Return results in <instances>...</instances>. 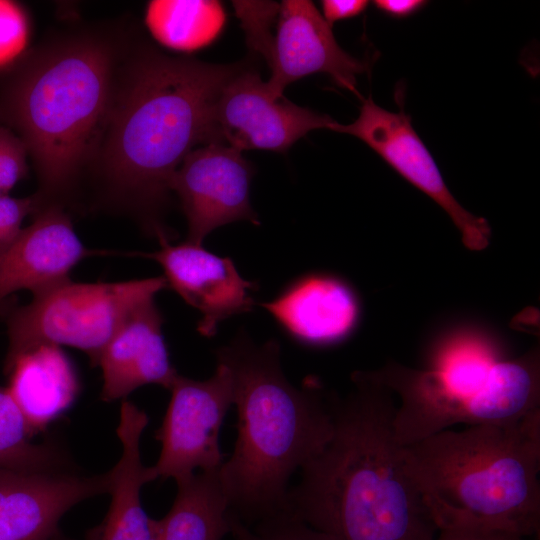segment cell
<instances>
[{"label": "cell", "mask_w": 540, "mask_h": 540, "mask_svg": "<svg viewBox=\"0 0 540 540\" xmlns=\"http://www.w3.org/2000/svg\"><path fill=\"white\" fill-rule=\"evenodd\" d=\"M163 323L156 301L151 300L121 324L98 358L103 377L102 400L125 399L147 384L171 388L178 373L169 359Z\"/></svg>", "instance_id": "obj_17"}, {"label": "cell", "mask_w": 540, "mask_h": 540, "mask_svg": "<svg viewBox=\"0 0 540 540\" xmlns=\"http://www.w3.org/2000/svg\"><path fill=\"white\" fill-rule=\"evenodd\" d=\"M516 533L475 525H450L438 529L434 540H524Z\"/></svg>", "instance_id": "obj_27"}, {"label": "cell", "mask_w": 540, "mask_h": 540, "mask_svg": "<svg viewBox=\"0 0 540 540\" xmlns=\"http://www.w3.org/2000/svg\"><path fill=\"white\" fill-rule=\"evenodd\" d=\"M230 534L234 540H334L288 513L262 520L250 528L231 511Z\"/></svg>", "instance_id": "obj_23"}, {"label": "cell", "mask_w": 540, "mask_h": 540, "mask_svg": "<svg viewBox=\"0 0 540 540\" xmlns=\"http://www.w3.org/2000/svg\"><path fill=\"white\" fill-rule=\"evenodd\" d=\"M280 345L245 332L216 351L229 371L237 438L218 476L230 510L246 525L285 513L291 476L327 443L333 395L312 377L300 387L284 375Z\"/></svg>", "instance_id": "obj_4"}, {"label": "cell", "mask_w": 540, "mask_h": 540, "mask_svg": "<svg viewBox=\"0 0 540 540\" xmlns=\"http://www.w3.org/2000/svg\"><path fill=\"white\" fill-rule=\"evenodd\" d=\"M27 148L10 128L0 124V197L22 180L28 171Z\"/></svg>", "instance_id": "obj_25"}, {"label": "cell", "mask_w": 540, "mask_h": 540, "mask_svg": "<svg viewBox=\"0 0 540 540\" xmlns=\"http://www.w3.org/2000/svg\"><path fill=\"white\" fill-rule=\"evenodd\" d=\"M51 540H73L58 532Z\"/></svg>", "instance_id": "obj_30"}, {"label": "cell", "mask_w": 540, "mask_h": 540, "mask_svg": "<svg viewBox=\"0 0 540 540\" xmlns=\"http://www.w3.org/2000/svg\"><path fill=\"white\" fill-rule=\"evenodd\" d=\"M407 468L438 529L540 531V410L505 424L444 430L404 446Z\"/></svg>", "instance_id": "obj_5"}, {"label": "cell", "mask_w": 540, "mask_h": 540, "mask_svg": "<svg viewBox=\"0 0 540 540\" xmlns=\"http://www.w3.org/2000/svg\"><path fill=\"white\" fill-rule=\"evenodd\" d=\"M225 21L218 1H152L146 23L163 45L191 51L210 44L221 32Z\"/></svg>", "instance_id": "obj_21"}, {"label": "cell", "mask_w": 540, "mask_h": 540, "mask_svg": "<svg viewBox=\"0 0 540 540\" xmlns=\"http://www.w3.org/2000/svg\"><path fill=\"white\" fill-rule=\"evenodd\" d=\"M7 389L35 434L75 401L80 384L75 368L57 345L36 346L4 363Z\"/></svg>", "instance_id": "obj_19"}, {"label": "cell", "mask_w": 540, "mask_h": 540, "mask_svg": "<svg viewBox=\"0 0 540 540\" xmlns=\"http://www.w3.org/2000/svg\"><path fill=\"white\" fill-rule=\"evenodd\" d=\"M260 305L292 340L312 347L342 342L360 318L354 289L342 278L320 272L294 278Z\"/></svg>", "instance_id": "obj_16"}, {"label": "cell", "mask_w": 540, "mask_h": 540, "mask_svg": "<svg viewBox=\"0 0 540 540\" xmlns=\"http://www.w3.org/2000/svg\"><path fill=\"white\" fill-rule=\"evenodd\" d=\"M223 142L239 151L286 152L308 132L335 120L275 96L256 67L243 61L224 86L215 112Z\"/></svg>", "instance_id": "obj_11"}, {"label": "cell", "mask_w": 540, "mask_h": 540, "mask_svg": "<svg viewBox=\"0 0 540 540\" xmlns=\"http://www.w3.org/2000/svg\"><path fill=\"white\" fill-rule=\"evenodd\" d=\"M333 396L332 434L289 488L288 513L334 540H434L438 528L395 436L396 398L367 371Z\"/></svg>", "instance_id": "obj_2"}, {"label": "cell", "mask_w": 540, "mask_h": 540, "mask_svg": "<svg viewBox=\"0 0 540 540\" xmlns=\"http://www.w3.org/2000/svg\"><path fill=\"white\" fill-rule=\"evenodd\" d=\"M160 249L141 254L163 269L167 286L201 314L198 332L214 336L219 324L253 310L256 282L244 279L229 257H221L200 244L185 241L160 243Z\"/></svg>", "instance_id": "obj_13"}, {"label": "cell", "mask_w": 540, "mask_h": 540, "mask_svg": "<svg viewBox=\"0 0 540 540\" xmlns=\"http://www.w3.org/2000/svg\"><path fill=\"white\" fill-rule=\"evenodd\" d=\"M168 513L158 519L157 540H222L230 534L231 510L218 470L177 481Z\"/></svg>", "instance_id": "obj_20"}, {"label": "cell", "mask_w": 540, "mask_h": 540, "mask_svg": "<svg viewBox=\"0 0 540 540\" xmlns=\"http://www.w3.org/2000/svg\"><path fill=\"white\" fill-rule=\"evenodd\" d=\"M267 81L275 96L287 85L314 73L328 74L338 85L357 94L356 77L367 64L344 51L332 27L311 1L286 0L279 4Z\"/></svg>", "instance_id": "obj_14"}, {"label": "cell", "mask_w": 540, "mask_h": 540, "mask_svg": "<svg viewBox=\"0 0 540 540\" xmlns=\"http://www.w3.org/2000/svg\"><path fill=\"white\" fill-rule=\"evenodd\" d=\"M253 174L242 152L226 144L203 145L185 156L170 188L186 217L187 241L202 245L212 231L236 221L260 224L250 203Z\"/></svg>", "instance_id": "obj_10"}, {"label": "cell", "mask_w": 540, "mask_h": 540, "mask_svg": "<svg viewBox=\"0 0 540 540\" xmlns=\"http://www.w3.org/2000/svg\"><path fill=\"white\" fill-rule=\"evenodd\" d=\"M242 62L170 56L144 41L127 46L88 172L104 204L135 217L159 242L171 241L164 213L185 156L198 145L225 144L216 105Z\"/></svg>", "instance_id": "obj_1"}, {"label": "cell", "mask_w": 540, "mask_h": 540, "mask_svg": "<svg viewBox=\"0 0 540 540\" xmlns=\"http://www.w3.org/2000/svg\"><path fill=\"white\" fill-rule=\"evenodd\" d=\"M120 44L93 31L57 36L18 56L0 79V124L27 148L40 210H67L89 171L126 52Z\"/></svg>", "instance_id": "obj_3"}, {"label": "cell", "mask_w": 540, "mask_h": 540, "mask_svg": "<svg viewBox=\"0 0 540 540\" xmlns=\"http://www.w3.org/2000/svg\"><path fill=\"white\" fill-rule=\"evenodd\" d=\"M35 435L7 387L0 386V468L70 469L67 455L58 446L35 444Z\"/></svg>", "instance_id": "obj_22"}, {"label": "cell", "mask_w": 540, "mask_h": 540, "mask_svg": "<svg viewBox=\"0 0 540 540\" xmlns=\"http://www.w3.org/2000/svg\"><path fill=\"white\" fill-rule=\"evenodd\" d=\"M148 421L142 409L122 401L116 430L122 453L108 471L111 502L103 520L87 532L85 540H157L158 519L148 516L141 503L143 485L156 480L151 466H145L141 458V436Z\"/></svg>", "instance_id": "obj_18"}, {"label": "cell", "mask_w": 540, "mask_h": 540, "mask_svg": "<svg viewBox=\"0 0 540 540\" xmlns=\"http://www.w3.org/2000/svg\"><path fill=\"white\" fill-rule=\"evenodd\" d=\"M366 0H323V18L332 27L335 22L355 17L366 10Z\"/></svg>", "instance_id": "obj_28"}, {"label": "cell", "mask_w": 540, "mask_h": 540, "mask_svg": "<svg viewBox=\"0 0 540 540\" xmlns=\"http://www.w3.org/2000/svg\"><path fill=\"white\" fill-rule=\"evenodd\" d=\"M39 210V200L35 195L22 198L9 195L0 197V250L21 231L24 219Z\"/></svg>", "instance_id": "obj_26"}, {"label": "cell", "mask_w": 540, "mask_h": 540, "mask_svg": "<svg viewBox=\"0 0 540 540\" xmlns=\"http://www.w3.org/2000/svg\"><path fill=\"white\" fill-rule=\"evenodd\" d=\"M94 254L76 234L67 210L49 206L0 250V304L19 290L33 295L69 279L72 269Z\"/></svg>", "instance_id": "obj_15"}, {"label": "cell", "mask_w": 540, "mask_h": 540, "mask_svg": "<svg viewBox=\"0 0 540 540\" xmlns=\"http://www.w3.org/2000/svg\"><path fill=\"white\" fill-rule=\"evenodd\" d=\"M109 490L108 472L0 468V540H51L72 507Z\"/></svg>", "instance_id": "obj_12"}, {"label": "cell", "mask_w": 540, "mask_h": 540, "mask_svg": "<svg viewBox=\"0 0 540 540\" xmlns=\"http://www.w3.org/2000/svg\"><path fill=\"white\" fill-rule=\"evenodd\" d=\"M367 372L400 401L393 424L403 446L456 424H505L540 410L539 349L508 359L476 332L442 339L423 369L390 362Z\"/></svg>", "instance_id": "obj_6"}, {"label": "cell", "mask_w": 540, "mask_h": 540, "mask_svg": "<svg viewBox=\"0 0 540 540\" xmlns=\"http://www.w3.org/2000/svg\"><path fill=\"white\" fill-rule=\"evenodd\" d=\"M428 2L423 0H376L377 10L393 18L402 19L420 11Z\"/></svg>", "instance_id": "obj_29"}, {"label": "cell", "mask_w": 540, "mask_h": 540, "mask_svg": "<svg viewBox=\"0 0 540 540\" xmlns=\"http://www.w3.org/2000/svg\"><path fill=\"white\" fill-rule=\"evenodd\" d=\"M164 276L119 282L70 278L33 295L7 317V363L43 344L77 348L97 366L101 351L138 307L167 288Z\"/></svg>", "instance_id": "obj_7"}, {"label": "cell", "mask_w": 540, "mask_h": 540, "mask_svg": "<svg viewBox=\"0 0 540 540\" xmlns=\"http://www.w3.org/2000/svg\"><path fill=\"white\" fill-rule=\"evenodd\" d=\"M233 6L242 22L249 47L260 53L268 63L273 42L270 27L277 18L279 4L270 1H233Z\"/></svg>", "instance_id": "obj_24"}, {"label": "cell", "mask_w": 540, "mask_h": 540, "mask_svg": "<svg viewBox=\"0 0 540 540\" xmlns=\"http://www.w3.org/2000/svg\"><path fill=\"white\" fill-rule=\"evenodd\" d=\"M169 391L171 399L155 434L162 447L156 464L151 466L155 479L177 482L196 469L218 470L224 462L220 428L233 405L227 367L217 362L215 372L206 380L178 374Z\"/></svg>", "instance_id": "obj_8"}, {"label": "cell", "mask_w": 540, "mask_h": 540, "mask_svg": "<svg viewBox=\"0 0 540 540\" xmlns=\"http://www.w3.org/2000/svg\"><path fill=\"white\" fill-rule=\"evenodd\" d=\"M328 129L357 137L403 178L433 199L459 229L467 248L480 251L488 246L491 229L487 220L470 213L455 199L403 109L388 111L369 97L363 101L356 120L346 125L334 121Z\"/></svg>", "instance_id": "obj_9"}]
</instances>
